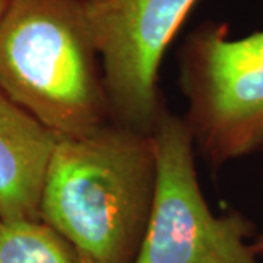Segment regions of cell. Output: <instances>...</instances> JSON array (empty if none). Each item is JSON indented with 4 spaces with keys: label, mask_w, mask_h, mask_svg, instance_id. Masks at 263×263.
I'll return each instance as SVG.
<instances>
[{
    "label": "cell",
    "mask_w": 263,
    "mask_h": 263,
    "mask_svg": "<svg viewBox=\"0 0 263 263\" xmlns=\"http://www.w3.org/2000/svg\"><path fill=\"white\" fill-rule=\"evenodd\" d=\"M84 2H88V0H84Z\"/></svg>",
    "instance_id": "10"
},
{
    "label": "cell",
    "mask_w": 263,
    "mask_h": 263,
    "mask_svg": "<svg viewBox=\"0 0 263 263\" xmlns=\"http://www.w3.org/2000/svg\"><path fill=\"white\" fill-rule=\"evenodd\" d=\"M155 184L151 135L108 120L84 135L57 138L40 219L91 263H133Z\"/></svg>",
    "instance_id": "1"
},
{
    "label": "cell",
    "mask_w": 263,
    "mask_h": 263,
    "mask_svg": "<svg viewBox=\"0 0 263 263\" xmlns=\"http://www.w3.org/2000/svg\"><path fill=\"white\" fill-rule=\"evenodd\" d=\"M157 184L149 221L133 263H259L240 212L214 215L197 180L195 143L183 117L164 108L151 132Z\"/></svg>",
    "instance_id": "4"
},
{
    "label": "cell",
    "mask_w": 263,
    "mask_h": 263,
    "mask_svg": "<svg viewBox=\"0 0 263 263\" xmlns=\"http://www.w3.org/2000/svg\"><path fill=\"white\" fill-rule=\"evenodd\" d=\"M6 5H8V0H0V16H2L3 10L6 8Z\"/></svg>",
    "instance_id": "9"
},
{
    "label": "cell",
    "mask_w": 263,
    "mask_h": 263,
    "mask_svg": "<svg viewBox=\"0 0 263 263\" xmlns=\"http://www.w3.org/2000/svg\"><path fill=\"white\" fill-rule=\"evenodd\" d=\"M196 0H88L111 120L151 135L164 105L158 70Z\"/></svg>",
    "instance_id": "5"
},
{
    "label": "cell",
    "mask_w": 263,
    "mask_h": 263,
    "mask_svg": "<svg viewBox=\"0 0 263 263\" xmlns=\"http://www.w3.org/2000/svg\"><path fill=\"white\" fill-rule=\"evenodd\" d=\"M250 247H252V250L256 256H263V234L256 237V240L250 245Z\"/></svg>",
    "instance_id": "8"
},
{
    "label": "cell",
    "mask_w": 263,
    "mask_h": 263,
    "mask_svg": "<svg viewBox=\"0 0 263 263\" xmlns=\"http://www.w3.org/2000/svg\"><path fill=\"white\" fill-rule=\"evenodd\" d=\"M0 224H2V221H0Z\"/></svg>",
    "instance_id": "11"
},
{
    "label": "cell",
    "mask_w": 263,
    "mask_h": 263,
    "mask_svg": "<svg viewBox=\"0 0 263 263\" xmlns=\"http://www.w3.org/2000/svg\"><path fill=\"white\" fill-rule=\"evenodd\" d=\"M57 136L0 88V221L40 219Z\"/></svg>",
    "instance_id": "6"
},
{
    "label": "cell",
    "mask_w": 263,
    "mask_h": 263,
    "mask_svg": "<svg viewBox=\"0 0 263 263\" xmlns=\"http://www.w3.org/2000/svg\"><path fill=\"white\" fill-rule=\"evenodd\" d=\"M0 263H91L41 219L0 224Z\"/></svg>",
    "instance_id": "7"
},
{
    "label": "cell",
    "mask_w": 263,
    "mask_h": 263,
    "mask_svg": "<svg viewBox=\"0 0 263 263\" xmlns=\"http://www.w3.org/2000/svg\"><path fill=\"white\" fill-rule=\"evenodd\" d=\"M84 0H8L0 88L57 138L111 120Z\"/></svg>",
    "instance_id": "2"
},
{
    "label": "cell",
    "mask_w": 263,
    "mask_h": 263,
    "mask_svg": "<svg viewBox=\"0 0 263 263\" xmlns=\"http://www.w3.org/2000/svg\"><path fill=\"white\" fill-rule=\"evenodd\" d=\"M183 117L196 152L219 167L263 151V31L228 37V27L206 22L180 50Z\"/></svg>",
    "instance_id": "3"
}]
</instances>
